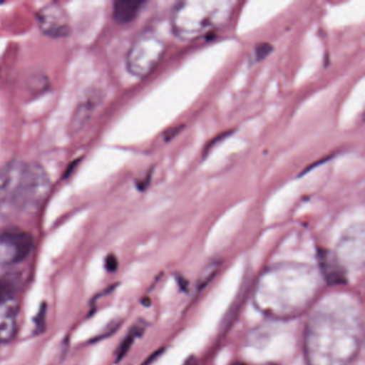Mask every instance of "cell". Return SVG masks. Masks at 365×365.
I'll return each mask as SVG.
<instances>
[{
	"label": "cell",
	"instance_id": "obj_1",
	"mask_svg": "<svg viewBox=\"0 0 365 365\" xmlns=\"http://www.w3.org/2000/svg\"><path fill=\"white\" fill-rule=\"evenodd\" d=\"M50 189V178L40 164L10 162L0 170V215L35 211Z\"/></svg>",
	"mask_w": 365,
	"mask_h": 365
},
{
	"label": "cell",
	"instance_id": "obj_2",
	"mask_svg": "<svg viewBox=\"0 0 365 365\" xmlns=\"http://www.w3.org/2000/svg\"><path fill=\"white\" fill-rule=\"evenodd\" d=\"M227 0H191L175 6L172 29L183 41H191L225 24L234 8Z\"/></svg>",
	"mask_w": 365,
	"mask_h": 365
},
{
	"label": "cell",
	"instance_id": "obj_3",
	"mask_svg": "<svg viewBox=\"0 0 365 365\" xmlns=\"http://www.w3.org/2000/svg\"><path fill=\"white\" fill-rule=\"evenodd\" d=\"M166 44L164 40L151 29L138 36L127 54V69L132 76L144 78L148 76L161 61Z\"/></svg>",
	"mask_w": 365,
	"mask_h": 365
},
{
	"label": "cell",
	"instance_id": "obj_4",
	"mask_svg": "<svg viewBox=\"0 0 365 365\" xmlns=\"http://www.w3.org/2000/svg\"><path fill=\"white\" fill-rule=\"evenodd\" d=\"M37 21L42 33L50 37H67L71 31L68 14L57 4H50L42 8L38 14Z\"/></svg>",
	"mask_w": 365,
	"mask_h": 365
},
{
	"label": "cell",
	"instance_id": "obj_5",
	"mask_svg": "<svg viewBox=\"0 0 365 365\" xmlns=\"http://www.w3.org/2000/svg\"><path fill=\"white\" fill-rule=\"evenodd\" d=\"M0 245L11 247L14 250V262H20L31 252L33 238L31 235L18 228H9L0 232Z\"/></svg>",
	"mask_w": 365,
	"mask_h": 365
},
{
	"label": "cell",
	"instance_id": "obj_6",
	"mask_svg": "<svg viewBox=\"0 0 365 365\" xmlns=\"http://www.w3.org/2000/svg\"><path fill=\"white\" fill-rule=\"evenodd\" d=\"M144 4L140 0H118L114 4L113 16L120 24H128L138 16Z\"/></svg>",
	"mask_w": 365,
	"mask_h": 365
},
{
	"label": "cell",
	"instance_id": "obj_7",
	"mask_svg": "<svg viewBox=\"0 0 365 365\" xmlns=\"http://www.w3.org/2000/svg\"><path fill=\"white\" fill-rule=\"evenodd\" d=\"M97 100L88 99V101H85L84 103L81 104L78 110H76V117H74L73 125L76 128H80L81 125L86 123L87 119L91 116V110H93V103H96Z\"/></svg>",
	"mask_w": 365,
	"mask_h": 365
},
{
	"label": "cell",
	"instance_id": "obj_8",
	"mask_svg": "<svg viewBox=\"0 0 365 365\" xmlns=\"http://www.w3.org/2000/svg\"><path fill=\"white\" fill-rule=\"evenodd\" d=\"M134 339H135L134 333H131L125 337V341L121 343L120 347H119L118 352H117V361H120L127 354V352L131 348L132 344H133Z\"/></svg>",
	"mask_w": 365,
	"mask_h": 365
},
{
	"label": "cell",
	"instance_id": "obj_9",
	"mask_svg": "<svg viewBox=\"0 0 365 365\" xmlns=\"http://www.w3.org/2000/svg\"><path fill=\"white\" fill-rule=\"evenodd\" d=\"M271 51H272V46L269 43H262L259 44V46H256V61H262V59L266 58V57L270 54Z\"/></svg>",
	"mask_w": 365,
	"mask_h": 365
},
{
	"label": "cell",
	"instance_id": "obj_10",
	"mask_svg": "<svg viewBox=\"0 0 365 365\" xmlns=\"http://www.w3.org/2000/svg\"><path fill=\"white\" fill-rule=\"evenodd\" d=\"M106 267L110 272L116 270L117 267H118V260H117L116 256L108 255L106 260Z\"/></svg>",
	"mask_w": 365,
	"mask_h": 365
},
{
	"label": "cell",
	"instance_id": "obj_11",
	"mask_svg": "<svg viewBox=\"0 0 365 365\" xmlns=\"http://www.w3.org/2000/svg\"><path fill=\"white\" fill-rule=\"evenodd\" d=\"M234 365H247V364H243V363H238V364H234Z\"/></svg>",
	"mask_w": 365,
	"mask_h": 365
}]
</instances>
